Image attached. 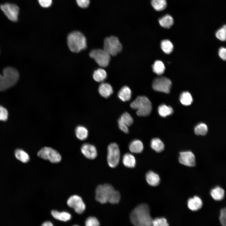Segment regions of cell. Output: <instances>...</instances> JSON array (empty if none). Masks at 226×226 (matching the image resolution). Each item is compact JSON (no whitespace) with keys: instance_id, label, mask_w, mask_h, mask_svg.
Returning a JSON list of instances; mask_svg holds the SVG:
<instances>
[{"instance_id":"6da1fadb","label":"cell","mask_w":226,"mask_h":226,"mask_svg":"<svg viewBox=\"0 0 226 226\" xmlns=\"http://www.w3.org/2000/svg\"><path fill=\"white\" fill-rule=\"evenodd\" d=\"M130 219L132 223L137 226L152 225L153 219L148 206L146 204H140L132 212Z\"/></svg>"},{"instance_id":"7a4b0ae2","label":"cell","mask_w":226,"mask_h":226,"mask_svg":"<svg viewBox=\"0 0 226 226\" xmlns=\"http://www.w3.org/2000/svg\"><path fill=\"white\" fill-rule=\"evenodd\" d=\"M19 77V72L15 68L11 67L4 68L3 75L0 74V91L6 90L14 85Z\"/></svg>"},{"instance_id":"3957f363","label":"cell","mask_w":226,"mask_h":226,"mask_svg":"<svg viewBox=\"0 0 226 226\" xmlns=\"http://www.w3.org/2000/svg\"><path fill=\"white\" fill-rule=\"evenodd\" d=\"M67 43L70 50L75 53L78 52L85 49L87 46L85 37L78 31H74L68 34Z\"/></svg>"},{"instance_id":"277c9868","label":"cell","mask_w":226,"mask_h":226,"mask_svg":"<svg viewBox=\"0 0 226 226\" xmlns=\"http://www.w3.org/2000/svg\"><path fill=\"white\" fill-rule=\"evenodd\" d=\"M130 106L133 109L137 110V114L140 116H148L152 110L151 102L145 96H138L131 103Z\"/></svg>"},{"instance_id":"5b68a950","label":"cell","mask_w":226,"mask_h":226,"mask_svg":"<svg viewBox=\"0 0 226 226\" xmlns=\"http://www.w3.org/2000/svg\"><path fill=\"white\" fill-rule=\"evenodd\" d=\"M122 49V45L117 37L111 36L105 39L104 50L110 55H116Z\"/></svg>"},{"instance_id":"8992f818","label":"cell","mask_w":226,"mask_h":226,"mask_svg":"<svg viewBox=\"0 0 226 226\" xmlns=\"http://www.w3.org/2000/svg\"><path fill=\"white\" fill-rule=\"evenodd\" d=\"M114 190L113 186L108 184L100 185L96 188L95 191V199L101 204L108 202L112 192Z\"/></svg>"},{"instance_id":"52a82bcc","label":"cell","mask_w":226,"mask_h":226,"mask_svg":"<svg viewBox=\"0 0 226 226\" xmlns=\"http://www.w3.org/2000/svg\"><path fill=\"white\" fill-rule=\"evenodd\" d=\"M38 156L45 160H48L52 163L60 162L62 159L60 154L56 150L49 147H45L38 153Z\"/></svg>"},{"instance_id":"ba28073f","label":"cell","mask_w":226,"mask_h":226,"mask_svg":"<svg viewBox=\"0 0 226 226\" xmlns=\"http://www.w3.org/2000/svg\"><path fill=\"white\" fill-rule=\"evenodd\" d=\"M120 156L118 145L115 143L110 144L108 147L107 161L109 165L111 168L116 167L119 163Z\"/></svg>"},{"instance_id":"9c48e42d","label":"cell","mask_w":226,"mask_h":226,"mask_svg":"<svg viewBox=\"0 0 226 226\" xmlns=\"http://www.w3.org/2000/svg\"><path fill=\"white\" fill-rule=\"evenodd\" d=\"M89 55L102 67L107 66L110 60V55L104 49H93L90 52Z\"/></svg>"},{"instance_id":"30bf717a","label":"cell","mask_w":226,"mask_h":226,"mask_svg":"<svg viewBox=\"0 0 226 226\" xmlns=\"http://www.w3.org/2000/svg\"><path fill=\"white\" fill-rule=\"evenodd\" d=\"M171 85L170 80L165 77H161L153 80L152 87L156 91L168 94L170 92Z\"/></svg>"},{"instance_id":"8fae6325","label":"cell","mask_w":226,"mask_h":226,"mask_svg":"<svg viewBox=\"0 0 226 226\" xmlns=\"http://www.w3.org/2000/svg\"><path fill=\"white\" fill-rule=\"evenodd\" d=\"M0 8L7 17L10 20L16 22L18 20L19 8L16 4L6 3L1 5Z\"/></svg>"},{"instance_id":"7c38bea8","label":"cell","mask_w":226,"mask_h":226,"mask_svg":"<svg viewBox=\"0 0 226 226\" xmlns=\"http://www.w3.org/2000/svg\"><path fill=\"white\" fill-rule=\"evenodd\" d=\"M67 204L69 207L73 208L78 214L82 213L85 209V205L82 198L77 195L70 196L67 201Z\"/></svg>"},{"instance_id":"4fadbf2b","label":"cell","mask_w":226,"mask_h":226,"mask_svg":"<svg viewBox=\"0 0 226 226\" xmlns=\"http://www.w3.org/2000/svg\"><path fill=\"white\" fill-rule=\"evenodd\" d=\"M180 154L179 162L181 164L189 167H193L195 165V156L191 152H182Z\"/></svg>"},{"instance_id":"5bb4252c","label":"cell","mask_w":226,"mask_h":226,"mask_svg":"<svg viewBox=\"0 0 226 226\" xmlns=\"http://www.w3.org/2000/svg\"><path fill=\"white\" fill-rule=\"evenodd\" d=\"M81 150L82 154L88 159H93L97 156V151L95 147L91 144H83L81 147Z\"/></svg>"},{"instance_id":"9a60e30c","label":"cell","mask_w":226,"mask_h":226,"mask_svg":"<svg viewBox=\"0 0 226 226\" xmlns=\"http://www.w3.org/2000/svg\"><path fill=\"white\" fill-rule=\"evenodd\" d=\"M188 208L193 211H196L200 209L202 206V202L200 197L195 196L192 198L189 199L187 202Z\"/></svg>"},{"instance_id":"2e32d148","label":"cell","mask_w":226,"mask_h":226,"mask_svg":"<svg viewBox=\"0 0 226 226\" xmlns=\"http://www.w3.org/2000/svg\"><path fill=\"white\" fill-rule=\"evenodd\" d=\"M146 179L148 184L151 186H157L160 183V179L159 175L151 171L147 173Z\"/></svg>"},{"instance_id":"e0dca14e","label":"cell","mask_w":226,"mask_h":226,"mask_svg":"<svg viewBox=\"0 0 226 226\" xmlns=\"http://www.w3.org/2000/svg\"><path fill=\"white\" fill-rule=\"evenodd\" d=\"M98 91L100 94L105 98L109 97L113 92L111 85L106 83H103L100 84L99 87Z\"/></svg>"},{"instance_id":"ac0fdd59","label":"cell","mask_w":226,"mask_h":226,"mask_svg":"<svg viewBox=\"0 0 226 226\" xmlns=\"http://www.w3.org/2000/svg\"><path fill=\"white\" fill-rule=\"evenodd\" d=\"M51 214L55 218L62 221L67 222L71 218V215L67 212H59L53 210L51 211Z\"/></svg>"},{"instance_id":"d6986e66","label":"cell","mask_w":226,"mask_h":226,"mask_svg":"<svg viewBox=\"0 0 226 226\" xmlns=\"http://www.w3.org/2000/svg\"><path fill=\"white\" fill-rule=\"evenodd\" d=\"M159 22L161 27L168 29L172 26L174 21L171 15L167 14L160 18L159 19Z\"/></svg>"},{"instance_id":"ffe728a7","label":"cell","mask_w":226,"mask_h":226,"mask_svg":"<svg viewBox=\"0 0 226 226\" xmlns=\"http://www.w3.org/2000/svg\"><path fill=\"white\" fill-rule=\"evenodd\" d=\"M132 92L130 89L127 86L122 87L118 93L119 98L122 101H129L131 98Z\"/></svg>"},{"instance_id":"44dd1931","label":"cell","mask_w":226,"mask_h":226,"mask_svg":"<svg viewBox=\"0 0 226 226\" xmlns=\"http://www.w3.org/2000/svg\"><path fill=\"white\" fill-rule=\"evenodd\" d=\"M143 149V146L142 142L138 140L133 141L129 145L130 151L133 153H141Z\"/></svg>"},{"instance_id":"7402d4cb","label":"cell","mask_w":226,"mask_h":226,"mask_svg":"<svg viewBox=\"0 0 226 226\" xmlns=\"http://www.w3.org/2000/svg\"><path fill=\"white\" fill-rule=\"evenodd\" d=\"M122 162L124 165L128 168H133L136 165V161L135 157L129 153H127L124 155Z\"/></svg>"},{"instance_id":"603a6c76","label":"cell","mask_w":226,"mask_h":226,"mask_svg":"<svg viewBox=\"0 0 226 226\" xmlns=\"http://www.w3.org/2000/svg\"><path fill=\"white\" fill-rule=\"evenodd\" d=\"M210 194L214 199L216 201H220L224 198V191L222 188L217 186L211 190Z\"/></svg>"},{"instance_id":"cb8c5ba5","label":"cell","mask_w":226,"mask_h":226,"mask_svg":"<svg viewBox=\"0 0 226 226\" xmlns=\"http://www.w3.org/2000/svg\"><path fill=\"white\" fill-rule=\"evenodd\" d=\"M75 132L76 136L80 140H84L88 136V130L87 128L83 126H78L76 128Z\"/></svg>"},{"instance_id":"d4e9b609","label":"cell","mask_w":226,"mask_h":226,"mask_svg":"<svg viewBox=\"0 0 226 226\" xmlns=\"http://www.w3.org/2000/svg\"><path fill=\"white\" fill-rule=\"evenodd\" d=\"M151 148L157 152L162 151L164 148V145L162 141L159 138L153 139L151 142Z\"/></svg>"},{"instance_id":"484cf974","label":"cell","mask_w":226,"mask_h":226,"mask_svg":"<svg viewBox=\"0 0 226 226\" xmlns=\"http://www.w3.org/2000/svg\"><path fill=\"white\" fill-rule=\"evenodd\" d=\"M158 112L160 116L165 117L172 114L173 110L171 106L163 104L158 107Z\"/></svg>"},{"instance_id":"4316f807","label":"cell","mask_w":226,"mask_h":226,"mask_svg":"<svg viewBox=\"0 0 226 226\" xmlns=\"http://www.w3.org/2000/svg\"><path fill=\"white\" fill-rule=\"evenodd\" d=\"M151 3L153 8L158 11L164 10L167 6L166 0H151Z\"/></svg>"},{"instance_id":"83f0119b","label":"cell","mask_w":226,"mask_h":226,"mask_svg":"<svg viewBox=\"0 0 226 226\" xmlns=\"http://www.w3.org/2000/svg\"><path fill=\"white\" fill-rule=\"evenodd\" d=\"M107 77L106 71L102 68H99L95 70L93 74V78L95 81L97 82L103 81Z\"/></svg>"},{"instance_id":"f1b7e54d","label":"cell","mask_w":226,"mask_h":226,"mask_svg":"<svg viewBox=\"0 0 226 226\" xmlns=\"http://www.w3.org/2000/svg\"><path fill=\"white\" fill-rule=\"evenodd\" d=\"M180 100L181 103L186 106L191 105L193 102L192 97L188 92H182L180 95Z\"/></svg>"},{"instance_id":"f546056e","label":"cell","mask_w":226,"mask_h":226,"mask_svg":"<svg viewBox=\"0 0 226 226\" xmlns=\"http://www.w3.org/2000/svg\"><path fill=\"white\" fill-rule=\"evenodd\" d=\"M152 67L153 72L158 75L162 74L165 69L164 64L162 61L159 60L155 61Z\"/></svg>"},{"instance_id":"4dcf8cb0","label":"cell","mask_w":226,"mask_h":226,"mask_svg":"<svg viewBox=\"0 0 226 226\" xmlns=\"http://www.w3.org/2000/svg\"><path fill=\"white\" fill-rule=\"evenodd\" d=\"M16 158L22 162H27L30 159L28 154L23 150L21 149H17L15 152Z\"/></svg>"},{"instance_id":"1f68e13d","label":"cell","mask_w":226,"mask_h":226,"mask_svg":"<svg viewBox=\"0 0 226 226\" xmlns=\"http://www.w3.org/2000/svg\"><path fill=\"white\" fill-rule=\"evenodd\" d=\"M161 47L165 53L169 54L173 51V46L170 40H162L161 42Z\"/></svg>"},{"instance_id":"d6a6232c","label":"cell","mask_w":226,"mask_h":226,"mask_svg":"<svg viewBox=\"0 0 226 226\" xmlns=\"http://www.w3.org/2000/svg\"><path fill=\"white\" fill-rule=\"evenodd\" d=\"M208 128L207 125L204 123H201L196 125L194 129L196 134L199 135H205L207 133Z\"/></svg>"},{"instance_id":"836d02e7","label":"cell","mask_w":226,"mask_h":226,"mask_svg":"<svg viewBox=\"0 0 226 226\" xmlns=\"http://www.w3.org/2000/svg\"><path fill=\"white\" fill-rule=\"evenodd\" d=\"M119 119L128 126H130L133 123V121L131 116L126 112L123 114Z\"/></svg>"},{"instance_id":"e575fe53","label":"cell","mask_w":226,"mask_h":226,"mask_svg":"<svg viewBox=\"0 0 226 226\" xmlns=\"http://www.w3.org/2000/svg\"><path fill=\"white\" fill-rule=\"evenodd\" d=\"M120 193L118 191L114 190L109 198L108 202L113 204H117L120 201Z\"/></svg>"},{"instance_id":"d590c367","label":"cell","mask_w":226,"mask_h":226,"mask_svg":"<svg viewBox=\"0 0 226 226\" xmlns=\"http://www.w3.org/2000/svg\"><path fill=\"white\" fill-rule=\"evenodd\" d=\"M226 25H224L216 32L215 35L216 37L221 41H225L226 40Z\"/></svg>"},{"instance_id":"8d00e7d4","label":"cell","mask_w":226,"mask_h":226,"mask_svg":"<svg viewBox=\"0 0 226 226\" xmlns=\"http://www.w3.org/2000/svg\"><path fill=\"white\" fill-rule=\"evenodd\" d=\"M152 225L154 226H167L169 225L164 218H156L152 221Z\"/></svg>"},{"instance_id":"74e56055","label":"cell","mask_w":226,"mask_h":226,"mask_svg":"<svg viewBox=\"0 0 226 226\" xmlns=\"http://www.w3.org/2000/svg\"><path fill=\"white\" fill-rule=\"evenodd\" d=\"M85 225L87 226H98L100 225V223L95 217H90L86 219Z\"/></svg>"},{"instance_id":"f35d334b","label":"cell","mask_w":226,"mask_h":226,"mask_svg":"<svg viewBox=\"0 0 226 226\" xmlns=\"http://www.w3.org/2000/svg\"><path fill=\"white\" fill-rule=\"evenodd\" d=\"M8 113L7 110L3 106L0 105V120L6 121L8 118Z\"/></svg>"},{"instance_id":"ab89813d","label":"cell","mask_w":226,"mask_h":226,"mask_svg":"<svg viewBox=\"0 0 226 226\" xmlns=\"http://www.w3.org/2000/svg\"><path fill=\"white\" fill-rule=\"evenodd\" d=\"M219 221L222 225L223 226H226V210L225 208L222 209L220 211Z\"/></svg>"},{"instance_id":"60d3db41","label":"cell","mask_w":226,"mask_h":226,"mask_svg":"<svg viewBox=\"0 0 226 226\" xmlns=\"http://www.w3.org/2000/svg\"><path fill=\"white\" fill-rule=\"evenodd\" d=\"M118 126L120 129L125 133H128L129 130L128 126L122 122L119 119L118 121Z\"/></svg>"},{"instance_id":"b9f144b4","label":"cell","mask_w":226,"mask_h":226,"mask_svg":"<svg viewBox=\"0 0 226 226\" xmlns=\"http://www.w3.org/2000/svg\"><path fill=\"white\" fill-rule=\"evenodd\" d=\"M78 5L80 7L85 8L87 7L89 3V0H76Z\"/></svg>"},{"instance_id":"7bdbcfd3","label":"cell","mask_w":226,"mask_h":226,"mask_svg":"<svg viewBox=\"0 0 226 226\" xmlns=\"http://www.w3.org/2000/svg\"><path fill=\"white\" fill-rule=\"evenodd\" d=\"M41 6L44 8H47L50 6L52 3V0H38Z\"/></svg>"},{"instance_id":"ee69618b","label":"cell","mask_w":226,"mask_h":226,"mask_svg":"<svg viewBox=\"0 0 226 226\" xmlns=\"http://www.w3.org/2000/svg\"><path fill=\"white\" fill-rule=\"evenodd\" d=\"M218 54L220 57L223 60H225L226 58V50L223 47L220 48L218 51Z\"/></svg>"},{"instance_id":"f6af8a7d","label":"cell","mask_w":226,"mask_h":226,"mask_svg":"<svg viewBox=\"0 0 226 226\" xmlns=\"http://www.w3.org/2000/svg\"><path fill=\"white\" fill-rule=\"evenodd\" d=\"M53 225L52 223L49 221L45 222L42 224V226H52Z\"/></svg>"}]
</instances>
